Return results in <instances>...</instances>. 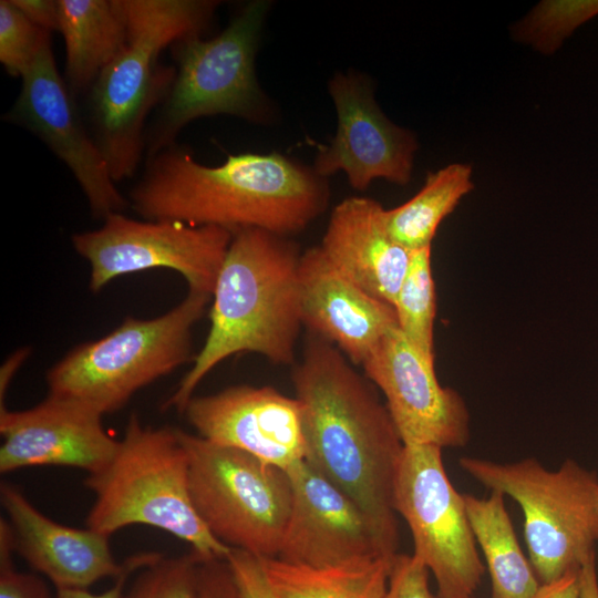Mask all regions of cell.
<instances>
[{"label": "cell", "instance_id": "3", "mask_svg": "<svg viewBox=\"0 0 598 598\" xmlns=\"http://www.w3.org/2000/svg\"><path fill=\"white\" fill-rule=\"evenodd\" d=\"M299 247L259 228L234 233L212 293L210 326L203 348L163 410L183 413L197 385L225 359L257 353L293 364L302 324Z\"/></svg>", "mask_w": 598, "mask_h": 598}, {"label": "cell", "instance_id": "1", "mask_svg": "<svg viewBox=\"0 0 598 598\" xmlns=\"http://www.w3.org/2000/svg\"><path fill=\"white\" fill-rule=\"evenodd\" d=\"M333 344L308 333L292 370L306 462L353 499L398 555L394 484L404 443L375 390Z\"/></svg>", "mask_w": 598, "mask_h": 598}, {"label": "cell", "instance_id": "38", "mask_svg": "<svg viewBox=\"0 0 598 598\" xmlns=\"http://www.w3.org/2000/svg\"><path fill=\"white\" fill-rule=\"evenodd\" d=\"M29 353L30 351L28 349H21V350L16 351L9 359H7L4 365L1 368V375H0L1 398L3 396V393H6L9 386V383L11 379L13 378L16 371L24 362Z\"/></svg>", "mask_w": 598, "mask_h": 598}, {"label": "cell", "instance_id": "22", "mask_svg": "<svg viewBox=\"0 0 598 598\" xmlns=\"http://www.w3.org/2000/svg\"><path fill=\"white\" fill-rule=\"evenodd\" d=\"M463 495L476 545L486 560L492 598H530L540 581L519 546L505 495L498 491L484 498Z\"/></svg>", "mask_w": 598, "mask_h": 598}, {"label": "cell", "instance_id": "20", "mask_svg": "<svg viewBox=\"0 0 598 598\" xmlns=\"http://www.w3.org/2000/svg\"><path fill=\"white\" fill-rule=\"evenodd\" d=\"M327 259L372 297L393 306L411 251L390 234L383 206L352 196L332 210L320 245Z\"/></svg>", "mask_w": 598, "mask_h": 598}, {"label": "cell", "instance_id": "36", "mask_svg": "<svg viewBox=\"0 0 598 598\" xmlns=\"http://www.w3.org/2000/svg\"><path fill=\"white\" fill-rule=\"evenodd\" d=\"M579 570L568 571L554 581L540 584L530 598H579Z\"/></svg>", "mask_w": 598, "mask_h": 598}, {"label": "cell", "instance_id": "16", "mask_svg": "<svg viewBox=\"0 0 598 598\" xmlns=\"http://www.w3.org/2000/svg\"><path fill=\"white\" fill-rule=\"evenodd\" d=\"M183 414L198 436L282 470L306 457L300 403L271 386L243 384L194 395Z\"/></svg>", "mask_w": 598, "mask_h": 598}, {"label": "cell", "instance_id": "12", "mask_svg": "<svg viewBox=\"0 0 598 598\" xmlns=\"http://www.w3.org/2000/svg\"><path fill=\"white\" fill-rule=\"evenodd\" d=\"M364 375L381 391L405 444L461 447L468 443L470 413L461 394L442 386L426 361L398 327L362 363Z\"/></svg>", "mask_w": 598, "mask_h": 598}, {"label": "cell", "instance_id": "4", "mask_svg": "<svg viewBox=\"0 0 598 598\" xmlns=\"http://www.w3.org/2000/svg\"><path fill=\"white\" fill-rule=\"evenodd\" d=\"M84 485L95 496L86 526L97 533L147 525L186 542L202 558L226 559L231 550L194 508L188 453L177 429L146 426L132 414L112 460L87 474Z\"/></svg>", "mask_w": 598, "mask_h": 598}, {"label": "cell", "instance_id": "25", "mask_svg": "<svg viewBox=\"0 0 598 598\" xmlns=\"http://www.w3.org/2000/svg\"><path fill=\"white\" fill-rule=\"evenodd\" d=\"M393 308L398 329L426 361L434 364L436 297L431 246L411 251L409 267Z\"/></svg>", "mask_w": 598, "mask_h": 598}, {"label": "cell", "instance_id": "31", "mask_svg": "<svg viewBox=\"0 0 598 598\" xmlns=\"http://www.w3.org/2000/svg\"><path fill=\"white\" fill-rule=\"evenodd\" d=\"M226 561L239 598H281L269 582L261 558L231 548Z\"/></svg>", "mask_w": 598, "mask_h": 598}, {"label": "cell", "instance_id": "23", "mask_svg": "<svg viewBox=\"0 0 598 598\" xmlns=\"http://www.w3.org/2000/svg\"><path fill=\"white\" fill-rule=\"evenodd\" d=\"M392 560L374 558L310 568L261 558L266 576L281 598H384Z\"/></svg>", "mask_w": 598, "mask_h": 598}, {"label": "cell", "instance_id": "28", "mask_svg": "<svg viewBox=\"0 0 598 598\" xmlns=\"http://www.w3.org/2000/svg\"><path fill=\"white\" fill-rule=\"evenodd\" d=\"M199 560L194 550L177 557H161L137 571L121 598H200Z\"/></svg>", "mask_w": 598, "mask_h": 598}, {"label": "cell", "instance_id": "24", "mask_svg": "<svg viewBox=\"0 0 598 598\" xmlns=\"http://www.w3.org/2000/svg\"><path fill=\"white\" fill-rule=\"evenodd\" d=\"M472 189V167L467 164L454 163L430 173L412 198L385 209L391 236L410 251L430 247L442 220Z\"/></svg>", "mask_w": 598, "mask_h": 598}, {"label": "cell", "instance_id": "33", "mask_svg": "<svg viewBox=\"0 0 598 598\" xmlns=\"http://www.w3.org/2000/svg\"><path fill=\"white\" fill-rule=\"evenodd\" d=\"M200 598H239L226 559L200 558L198 564Z\"/></svg>", "mask_w": 598, "mask_h": 598}, {"label": "cell", "instance_id": "35", "mask_svg": "<svg viewBox=\"0 0 598 598\" xmlns=\"http://www.w3.org/2000/svg\"><path fill=\"white\" fill-rule=\"evenodd\" d=\"M35 25L44 31H59L61 19L60 0H11Z\"/></svg>", "mask_w": 598, "mask_h": 598}, {"label": "cell", "instance_id": "11", "mask_svg": "<svg viewBox=\"0 0 598 598\" xmlns=\"http://www.w3.org/2000/svg\"><path fill=\"white\" fill-rule=\"evenodd\" d=\"M287 472L292 504L276 558L291 565L329 568L396 556L367 513L306 460Z\"/></svg>", "mask_w": 598, "mask_h": 598}, {"label": "cell", "instance_id": "9", "mask_svg": "<svg viewBox=\"0 0 598 598\" xmlns=\"http://www.w3.org/2000/svg\"><path fill=\"white\" fill-rule=\"evenodd\" d=\"M394 508L410 528L413 555L433 574L436 598L474 596L485 567L464 495L446 474L441 447L404 445L394 484Z\"/></svg>", "mask_w": 598, "mask_h": 598}, {"label": "cell", "instance_id": "17", "mask_svg": "<svg viewBox=\"0 0 598 598\" xmlns=\"http://www.w3.org/2000/svg\"><path fill=\"white\" fill-rule=\"evenodd\" d=\"M0 433L4 474L45 465L95 473L112 460L120 442L106 433L102 415L50 396L23 411L1 408Z\"/></svg>", "mask_w": 598, "mask_h": 598}, {"label": "cell", "instance_id": "30", "mask_svg": "<svg viewBox=\"0 0 598 598\" xmlns=\"http://www.w3.org/2000/svg\"><path fill=\"white\" fill-rule=\"evenodd\" d=\"M13 542L7 519L0 520V598H55L47 582L33 574L17 570Z\"/></svg>", "mask_w": 598, "mask_h": 598}, {"label": "cell", "instance_id": "5", "mask_svg": "<svg viewBox=\"0 0 598 598\" xmlns=\"http://www.w3.org/2000/svg\"><path fill=\"white\" fill-rule=\"evenodd\" d=\"M210 299L188 290L166 313L127 317L101 339L75 347L49 370L48 396L102 416L122 409L138 390L189 361L193 328Z\"/></svg>", "mask_w": 598, "mask_h": 598}, {"label": "cell", "instance_id": "29", "mask_svg": "<svg viewBox=\"0 0 598 598\" xmlns=\"http://www.w3.org/2000/svg\"><path fill=\"white\" fill-rule=\"evenodd\" d=\"M50 32L31 22L11 0L0 1V62L12 76L32 65Z\"/></svg>", "mask_w": 598, "mask_h": 598}, {"label": "cell", "instance_id": "19", "mask_svg": "<svg viewBox=\"0 0 598 598\" xmlns=\"http://www.w3.org/2000/svg\"><path fill=\"white\" fill-rule=\"evenodd\" d=\"M0 502L8 516L14 551L56 590L87 589L101 579H115L123 571L125 561L115 560L110 536L54 522L9 483L0 486Z\"/></svg>", "mask_w": 598, "mask_h": 598}, {"label": "cell", "instance_id": "6", "mask_svg": "<svg viewBox=\"0 0 598 598\" xmlns=\"http://www.w3.org/2000/svg\"><path fill=\"white\" fill-rule=\"evenodd\" d=\"M464 472L513 498L524 515L530 565L540 581H554L595 556L598 543V476L573 460L557 471L535 458L497 463L463 456Z\"/></svg>", "mask_w": 598, "mask_h": 598}, {"label": "cell", "instance_id": "7", "mask_svg": "<svg viewBox=\"0 0 598 598\" xmlns=\"http://www.w3.org/2000/svg\"><path fill=\"white\" fill-rule=\"evenodd\" d=\"M269 8L268 1H251L216 37L195 35L172 45L177 65L150 130V156L173 145L178 132L197 117L228 114L257 123L269 117V102L255 73Z\"/></svg>", "mask_w": 598, "mask_h": 598}, {"label": "cell", "instance_id": "14", "mask_svg": "<svg viewBox=\"0 0 598 598\" xmlns=\"http://www.w3.org/2000/svg\"><path fill=\"white\" fill-rule=\"evenodd\" d=\"M328 89L338 115V130L331 143L318 150L315 172L327 178L342 171L359 190L375 178L408 184L416 138L382 113L369 79L353 71L337 73Z\"/></svg>", "mask_w": 598, "mask_h": 598}, {"label": "cell", "instance_id": "34", "mask_svg": "<svg viewBox=\"0 0 598 598\" xmlns=\"http://www.w3.org/2000/svg\"><path fill=\"white\" fill-rule=\"evenodd\" d=\"M161 557V554L153 551L130 556L124 559L125 566L123 571L114 579L113 586L105 591L94 594L87 589H58L55 598H121L130 577Z\"/></svg>", "mask_w": 598, "mask_h": 598}, {"label": "cell", "instance_id": "21", "mask_svg": "<svg viewBox=\"0 0 598 598\" xmlns=\"http://www.w3.org/2000/svg\"><path fill=\"white\" fill-rule=\"evenodd\" d=\"M60 4L68 84L73 91L91 89L127 45L122 0H60Z\"/></svg>", "mask_w": 598, "mask_h": 598}, {"label": "cell", "instance_id": "13", "mask_svg": "<svg viewBox=\"0 0 598 598\" xmlns=\"http://www.w3.org/2000/svg\"><path fill=\"white\" fill-rule=\"evenodd\" d=\"M18 99L6 118L30 130L70 168L95 218L121 213L125 198L107 163L84 128L65 82L59 74L49 40L21 76Z\"/></svg>", "mask_w": 598, "mask_h": 598}, {"label": "cell", "instance_id": "32", "mask_svg": "<svg viewBox=\"0 0 598 598\" xmlns=\"http://www.w3.org/2000/svg\"><path fill=\"white\" fill-rule=\"evenodd\" d=\"M429 574L414 555L398 554L392 560L384 598H436L430 589Z\"/></svg>", "mask_w": 598, "mask_h": 598}, {"label": "cell", "instance_id": "39", "mask_svg": "<svg viewBox=\"0 0 598 598\" xmlns=\"http://www.w3.org/2000/svg\"><path fill=\"white\" fill-rule=\"evenodd\" d=\"M466 598H475L474 596H471V597H466Z\"/></svg>", "mask_w": 598, "mask_h": 598}, {"label": "cell", "instance_id": "26", "mask_svg": "<svg viewBox=\"0 0 598 598\" xmlns=\"http://www.w3.org/2000/svg\"><path fill=\"white\" fill-rule=\"evenodd\" d=\"M217 6L209 0H122L127 34L146 37L163 48L200 35Z\"/></svg>", "mask_w": 598, "mask_h": 598}, {"label": "cell", "instance_id": "15", "mask_svg": "<svg viewBox=\"0 0 598 598\" xmlns=\"http://www.w3.org/2000/svg\"><path fill=\"white\" fill-rule=\"evenodd\" d=\"M163 50L150 40L128 37L126 48L91 87L94 140L115 183L135 173L146 147V117L174 80L175 70L158 64Z\"/></svg>", "mask_w": 598, "mask_h": 598}, {"label": "cell", "instance_id": "37", "mask_svg": "<svg viewBox=\"0 0 598 598\" xmlns=\"http://www.w3.org/2000/svg\"><path fill=\"white\" fill-rule=\"evenodd\" d=\"M579 598H598L596 555L582 564L579 570Z\"/></svg>", "mask_w": 598, "mask_h": 598}, {"label": "cell", "instance_id": "8", "mask_svg": "<svg viewBox=\"0 0 598 598\" xmlns=\"http://www.w3.org/2000/svg\"><path fill=\"white\" fill-rule=\"evenodd\" d=\"M189 458V492L206 528L230 548L276 558L292 504L286 470L178 430Z\"/></svg>", "mask_w": 598, "mask_h": 598}, {"label": "cell", "instance_id": "2", "mask_svg": "<svg viewBox=\"0 0 598 598\" xmlns=\"http://www.w3.org/2000/svg\"><path fill=\"white\" fill-rule=\"evenodd\" d=\"M327 178L281 154L230 155L205 166L174 144L150 156L130 202L147 220H177L289 236L327 208Z\"/></svg>", "mask_w": 598, "mask_h": 598}, {"label": "cell", "instance_id": "18", "mask_svg": "<svg viewBox=\"0 0 598 598\" xmlns=\"http://www.w3.org/2000/svg\"><path fill=\"white\" fill-rule=\"evenodd\" d=\"M299 285L303 328L337 347L354 365H362L380 340L398 327L393 306L342 275L320 246L301 254Z\"/></svg>", "mask_w": 598, "mask_h": 598}, {"label": "cell", "instance_id": "27", "mask_svg": "<svg viewBox=\"0 0 598 598\" xmlns=\"http://www.w3.org/2000/svg\"><path fill=\"white\" fill-rule=\"evenodd\" d=\"M598 16V0H545L514 29L515 39L551 54L580 25Z\"/></svg>", "mask_w": 598, "mask_h": 598}, {"label": "cell", "instance_id": "10", "mask_svg": "<svg viewBox=\"0 0 598 598\" xmlns=\"http://www.w3.org/2000/svg\"><path fill=\"white\" fill-rule=\"evenodd\" d=\"M233 236L213 225L141 221L113 213L100 228L74 234L72 245L90 265L93 292L123 275L167 268L184 277L189 291L212 297Z\"/></svg>", "mask_w": 598, "mask_h": 598}]
</instances>
